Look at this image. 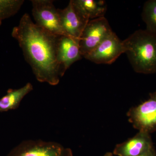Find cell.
Segmentation results:
<instances>
[{"label": "cell", "mask_w": 156, "mask_h": 156, "mask_svg": "<svg viewBox=\"0 0 156 156\" xmlns=\"http://www.w3.org/2000/svg\"><path fill=\"white\" fill-rule=\"evenodd\" d=\"M124 53L123 41L113 32L84 57L96 64H111Z\"/></svg>", "instance_id": "cell-7"}, {"label": "cell", "mask_w": 156, "mask_h": 156, "mask_svg": "<svg viewBox=\"0 0 156 156\" xmlns=\"http://www.w3.org/2000/svg\"><path fill=\"white\" fill-rule=\"evenodd\" d=\"M128 121L139 131L151 134L156 131V90L147 100L131 108L127 112Z\"/></svg>", "instance_id": "cell-4"}, {"label": "cell", "mask_w": 156, "mask_h": 156, "mask_svg": "<svg viewBox=\"0 0 156 156\" xmlns=\"http://www.w3.org/2000/svg\"><path fill=\"white\" fill-rule=\"evenodd\" d=\"M143 20L148 31L156 34V0H149L144 5L142 12Z\"/></svg>", "instance_id": "cell-13"}, {"label": "cell", "mask_w": 156, "mask_h": 156, "mask_svg": "<svg viewBox=\"0 0 156 156\" xmlns=\"http://www.w3.org/2000/svg\"><path fill=\"white\" fill-rule=\"evenodd\" d=\"M62 26L67 36L80 40L89 20L85 18L74 5L72 0L66 8L58 9Z\"/></svg>", "instance_id": "cell-8"}, {"label": "cell", "mask_w": 156, "mask_h": 156, "mask_svg": "<svg viewBox=\"0 0 156 156\" xmlns=\"http://www.w3.org/2000/svg\"><path fill=\"white\" fill-rule=\"evenodd\" d=\"M123 42L125 53L135 72L156 73V34L138 30Z\"/></svg>", "instance_id": "cell-2"}, {"label": "cell", "mask_w": 156, "mask_h": 156, "mask_svg": "<svg viewBox=\"0 0 156 156\" xmlns=\"http://www.w3.org/2000/svg\"><path fill=\"white\" fill-rule=\"evenodd\" d=\"M72 2L80 13L89 20L104 17L106 13L107 5L102 0H72Z\"/></svg>", "instance_id": "cell-11"}, {"label": "cell", "mask_w": 156, "mask_h": 156, "mask_svg": "<svg viewBox=\"0 0 156 156\" xmlns=\"http://www.w3.org/2000/svg\"><path fill=\"white\" fill-rule=\"evenodd\" d=\"M24 2L23 0H0V25L3 20L17 13Z\"/></svg>", "instance_id": "cell-14"}, {"label": "cell", "mask_w": 156, "mask_h": 156, "mask_svg": "<svg viewBox=\"0 0 156 156\" xmlns=\"http://www.w3.org/2000/svg\"><path fill=\"white\" fill-rule=\"evenodd\" d=\"M33 89L32 85L27 83L18 89H9L7 94L0 98V112L18 108L23 98Z\"/></svg>", "instance_id": "cell-12"}, {"label": "cell", "mask_w": 156, "mask_h": 156, "mask_svg": "<svg viewBox=\"0 0 156 156\" xmlns=\"http://www.w3.org/2000/svg\"><path fill=\"white\" fill-rule=\"evenodd\" d=\"M31 2L36 24L54 34L66 36L62 26L58 9L53 5V1L32 0Z\"/></svg>", "instance_id": "cell-3"}, {"label": "cell", "mask_w": 156, "mask_h": 156, "mask_svg": "<svg viewBox=\"0 0 156 156\" xmlns=\"http://www.w3.org/2000/svg\"><path fill=\"white\" fill-rule=\"evenodd\" d=\"M80 40L66 36H61L58 41L57 60L61 77L76 62L83 57L80 49Z\"/></svg>", "instance_id": "cell-10"}, {"label": "cell", "mask_w": 156, "mask_h": 156, "mask_svg": "<svg viewBox=\"0 0 156 156\" xmlns=\"http://www.w3.org/2000/svg\"><path fill=\"white\" fill-rule=\"evenodd\" d=\"M154 148L150 134L139 131L134 137L117 144L113 154L118 156H141Z\"/></svg>", "instance_id": "cell-9"}, {"label": "cell", "mask_w": 156, "mask_h": 156, "mask_svg": "<svg viewBox=\"0 0 156 156\" xmlns=\"http://www.w3.org/2000/svg\"><path fill=\"white\" fill-rule=\"evenodd\" d=\"M12 36L18 41L37 81L57 85L62 77L57 60L61 36L37 25L27 13L21 17L19 25L13 28Z\"/></svg>", "instance_id": "cell-1"}, {"label": "cell", "mask_w": 156, "mask_h": 156, "mask_svg": "<svg viewBox=\"0 0 156 156\" xmlns=\"http://www.w3.org/2000/svg\"><path fill=\"white\" fill-rule=\"evenodd\" d=\"M141 156H156V152L154 149L153 150Z\"/></svg>", "instance_id": "cell-15"}, {"label": "cell", "mask_w": 156, "mask_h": 156, "mask_svg": "<svg viewBox=\"0 0 156 156\" xmlns=\"http://www.w3.org/2000/svg\"><path fill=\"white\" fill-rule=\"evenodd\" d=\"M112 32L111 27L105 17L89 20L81 35L79 42L83 57L92 52Z\"/></svg>", "instance_id": "cell-6"}, {"label": "cell", "mask_w": 156, "mask_h": 156, "mask_svg": "<svg viewBox=\"0 0 156 156\" xmlns=\"http://www.w3.org/2000/svg\"><path fill=\"white\" fill-rule=\"evenodd\" d=\"M103 156H114L113 154L112 153L110 152H107Z\"/></svg>", "instance_id": "cell-16"}, {"label": "cell", "mask_w": 156, "mask_h": 156, "mask_svg": "<svg viewBox=\"0 0 156 156\" xmlns=\"http://www.w3.org/2000/svg\"><path fill=\"white\" fill-rule=\"evenodd\" d=\"M8 156H73L69 148L60 144L41 140H24Z\"/></svg>", "instance_id": "cell-5"}]
</instances>
